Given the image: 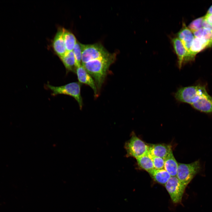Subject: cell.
Wrapping results in <instances>:
<instances>
[{"mask_svg":"<svg viewBox=\"0 0 212 212\" xmlns=\"http://www.w3.org/2000/svg\"><path fill=\"white\" fill-rule=\"evenodd\" d=\"M115 53L91 60L82 64L93 79L99 92L105 80L110 65L115 61Z\"/></svg>","mask_w":212,"mask_h":212,"instance_id":"cell-1","label":"cell"},{"mask_svg":"<svg viewBox=\"0 0 212 212\" xmlns=\"http://www.w3.org/2000/svg\"><path fill=\"white\" fill-rule=\"evenodd\" d=\"M47 87L52 92V95L55 96L58 95H67L73 97L77 102L80 109L83 106V101L81 94V84L74 82L64 85L55 86L48 83Z\"/></svg>","mask_w":212,"mask_h":212,"instance_id":"cell-2","label":"cell"},{"mask_svg":"<svg viewBox=\"0 0 212 212\" xmlns=\"http://www.w3.org/2000/svg\"><path fill=\"white\" fill-rule=\"evenodd\" d=\"M124 147L127 157H132L136 159L148 152V145L133 132L130 139L125 142Z\"/></svg>","mask_w":212,"mask_h":212,"instance_id":"cell-3","label":"cell"},{"mask_svg":"<svg viewBox=\"0 0 212 212\" xmlns=\"http://www.w3.org/2000/svg\"><path fill=\"white\" fill-rule=\"evenodd\" d=\"M176 177L185 187L200 170L201 167L199 160L189 164L178 163Z\"/></svg>","mask_w":212,"mask_h":212,"instance_id":"cell-4","label":"cell"},{"mask_svg":"<svg viewBox=\"0 0 212 212\" xmlns=\"http://www.w3.org/2000/svg\"><path fill=\"white\" fill-rule=\"evenodd\" d=\"M82 64L91 60L109 55V53L100 43L84 44H81Z\"/></svg>","mask_w":212,"mask_h":212,"instance_id":"cell-5","label":"cell"},{"mask_svg":"<svg viewBox=\"0 0 212 212\" xmlns=\"http://www.w3.org/2000/svg\"><path fill=\"white\" fill-rule=\"evenodd\" d=\"M172 201L174 203L180 202L186 188L176 176H171L165 185Z\"/></svg>","mask_w":212,"mask_h":212,"instance_id":"cell-6","label":"cell"},{"mask_svg":"<svg viewBox=\"0 0 212 212\" xmlns=\"http://www.w3.org/2000/svg\"><path fill=\"white\" fill-rule=\"evenodd\" d=\"M203 87V86L198 85L180 88L175 93V97L179 102L191 105L195 97Z\"/></svg>","mask_w":212,"mask_h":212,"instance_id":"cell-7","label":"cell"},{"mask_svg":"<svg viewBox=\"0 0 212 212\" xmlns=\"http://www.w3.org/2000/svg\"><path fill=\"white\" fill-rule=\"evenodd\" d=\"M212 44V42L207 41L201 38L195 37L183 64L193 60L197 53Z\"/></svg>","mask_w":212,"mask_h":212,"instance_id":"cell-8","label":"cell"},{"mask_svg":"<svg viewBox=\"0 0 212 212\" xmlns=\"http://www.w3.org/2000/svg\"><path fill=\"white\" fill-rule=\"evenodd\" d=\"M75 73L78 82L80 84H85L90 86L94 91L95 97H98L99 94L95 82L93 78L82 64L76 68Z\"/></svg>","mask_w":212,"mask_h":212,"instance_id":"cell-9","label":"cell"},{"mask_svg":"<svg viewBox=\"0 0 212 212\" xmlns=\"http://www.w3.org/2000/svg\"><path fill=\"white\" fill-rule=\"evenodd\" d=\"M52 46L55 52L59 58L67 52L63 37V28L57 31L53 40Z\"/></svg>","mask_w":212,"mask_h":212,"instance_id":"cell-10","label":"cell"},{"mask_svg":"<svg viewBox=\"0 0 212 212\" xmlns=\"http://www.w3.org/2000/svg\"><path fill=\"white\" fill-rule=\"evenodd\" d=\"M177 36L181 41L188 52L195 37L193 32L184 22L183 23L182 27L177 33Z\"/></svg>","mask_w":212,"mask_h":212,"instance_id":"cell-11","label":"cell"},{"mask_svg":"<svg viewBox=\"0 0 212 212\" xmlns=\"http://www.w3.org/2000/svg\"><path fill=\"white\" fill-rule=\"evenodd\" d=\"M148 145V152L153 156L164 159L172 151L171 146L165 144H150Z\"/></svg>","mask_w":212,"mask_h":212,"instance_id":"cell-12","label":"cell"},{"mask_svg":"<svg viewBox=\"0 0 212 212\" xmlns=\"http://www.w3.org/2000/svg\"><path fill=\"white\" fill-rule=\"evenodd\" d=\"M171 41L175 52L177 57L178 67L180 69L183 64L187 51L181 41L178 37L172 38Z\"/></svg>","mask_w":212,"mask_h":212,"instance_id":"cell-13","label":"cell"},{"mask_svg":"<svg viewBox=\"0 0 212 212\" xmlns=\"http://www.w3.org/2000/svg\"><path fill=\"white\" fill-rule=\"evenodd\" d=\"M178 165V163L175 158L172 151L164 159V169L171 176H176Z\"/></svg>","mask_w":212,"mask_h":212,"instance_id":"cell-14","label":"cell"},{"mask_svg":"<svg viewBox=\"0 0 212 212\" xmlns=\"http://www.w3.org/2000/svg\"><path fill=\"white\" fill-rule=\"evenodd\" d=\"M153 180L159 183L165 185L171 176L164 169H152L148 172Z\"/></svg>","mask_w":212,"mask_h":212,"instance_id":"cell-15","label":"cell"},{"mask_svg":"<svg viewBox=\"0 0 212 212\" xmlns=\"http://www.w3.org/2000/svg\"><path fill=\"white\" fill-rule=\"evenodd\" d=\"M60 59L64 65L67 72H71L75 73L76 68V62L72 51L67 52Z\"/></svg>","mask_w":212,"mask_h":212,"instance_id":"cell-16","label":"cell"},{"mask_svg":"<svg viewBox=\"0 0 212 212\" xmlns=\"http://www.w3.org/2000/svg\"><path fill=\"white\" fill-rule=\"evenodd\" d=\"M136 159L138 167L147 172L154 168L152 160L148 152Z\"/></svg>","mask_w":212,"mask_h":212,"instance_id":"cell-17","label":"cell"},{"mask_svg":"<svg viewBox=\"0 0 212 212\" xmlns=\"http://www.w3.org/2000/svg\"><path fill=\"white\" fill-rule=\"evenodd\" d=\"M63 37L67 52L72 51L77 41L74 35L63 28Z\"/></svg>","mask_w":212,"mask_h":212,"instance_id":"cell-18","label":"cell"},{"mask_svg":"<svg viewBox=\"0 0 212 212\" xmlns=\"http://www.w3.org/2000/svg\"><path fill=\"white\" fill-rule=\"evenodd\" d=\"M72 51L73 53L75 59L77 67L82 64V48L81 43L77 41Z\"/></svg>","mask_w":212,"mask_h":212,"instance_id":"cell-19","label":"cell"},{"mask_svg":"<svg viewBox=\"0 0 212 212\" xmlns=\"http://www.w3.org/2000/svg\"><path fill=\"white\" fill-rule=\"evenodd\" d=\"M204 18V16L194 20L190 24L188 27L192 32L202 28V23Z\"/></svg>","mask_w":212,"mask_h":212,"instance_id":"cell-20","label":"cell"},{"mask_svg":"<svg viewBox=\"0 0 212 212\" xmlns=\"http://www.w3.org/2000/svg\"><path fill=\"white\" fill-rule=\"evenodd\" d=\"M150 155L152 160L155 169H164V159L159 157L153 156L150 154Z\"/></svg>","mask_w":212,"mask_h":212,"instance_id":"cell-21","label":"cell"},{"mask_svg":"<svg viewBox=\"0 0 212 212\" xmlns=\"http://www.w3.org/2000/svg\"><path fill=\"white\" fill-rule=\"evenodd\" d=\"M201 38L207 41L212 42V30L203 28Z\"/></svg>","mask_w":212,"mask_h":212,"instance_id":"cell-22","label":"cell"},{"mask_svg":"<svg viewBox=\"0 0 212 212\" xmlns=\"http://www.w3.org/2000/svg\"><path fill=\"white\" fill-rule=\"evenodd\" d=\"M203 28L202 27L193 32L195 37L201 38L202 36Z\"/></svg>","mask_w":212,"mask_h":212,"instance_id":"cell-23","label":"cell"},{"mask_svg":"<svg viewBox=\"0 0 212 212\" xmlns=\"http://www.w3.org/2000/svg\"><path fill=\"white\" fill-rule=\"evenodd\" d=\"M202 26L203 28L212 30V25L208 23L204 18Z\"/></svg>","mask_w":212,"mask_h":212,"instance_id":"cell-24","label":"cell"},{"mask_svg":"<svg viewBox=\"0 0 212 212\" xmlns=\"http://www.w3.org/2000/svg\"><path fill=\"white\" fill-rule=\"evenodd\" d=\"M212 14V5L210 7L207 11L206 15H210Z\"/></svg>","mask_w":212,"mask_h":212,"instance_id":"cell-25","label":"cell"}]
</instances>
